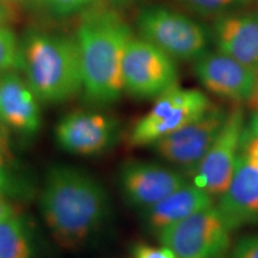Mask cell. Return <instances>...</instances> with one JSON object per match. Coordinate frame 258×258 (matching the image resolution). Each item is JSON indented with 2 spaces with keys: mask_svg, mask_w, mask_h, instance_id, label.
I'll return each instance as SVG.
<instances>
[{
  "mask_svg": "<svg viewBox=\"0 0 258 258\" xmlns=\"http://www.w3.org/2000/svg\"><path fill=\"white\" fill-rule=\"evenodd\" d=\"M121 125L114 116L97 110H73L57 121L54 139L63 152L78 157H96L117 144Z\"/></svg>",
  "mask_w": 258,
  "mask_h": 258,
  "instance_id": "cell-11",
  "label": "cell"
},
{
  "mask_svg": "<svg viewBox=\"0 0 258 258\" xmlns=\"http://www.w3.org/2000/svg\"><path fill=\"white\" fill-rule=\"evenodd\" d=\"M19 214L16 202L0 196V221Z\"/></svg>",
  "mask_w": 258,
  "mask_h": 258,
  "instance_id": "cell-24",
  "label": "cell"
},
{
  "mask_svg": "<svg viewBox=\"0 0 258 258\" xmlns=\"http://www.w3.org/2000/svg\"><path fill=\"white\" fill-rule=\"evenodd\" d=\"M256 2H257V5H258V0H256Z\"/></svg>",
  "mask_w": 258,
  "mask_h": 258,
  "instance_id": "cell-29",
  "label": "cell"
},
{
  "mask_svg": "<svg viewBox=\"0 0 258 258\" xmlns=\"http://www.w3.org/2000/svg\"><path fill=\"white\" fill-rule=\"evenodd\" d=\"M233 228L213 205L156 234L178 258H220L231 246Z\"/></svg>",
  "mask_w": 258,
  "mask_h": 258,
  "instance_id": "cell-7",
  "label": "cell"
},
{
  "mask_svg": "<svg viewBox=\"0 0 258 258\" xmlns=\"http://www.w3.org/2000/svg\"><path fill=\"white\" fill-rule=\"evenodd\" d=\"M32 188L24 175L11 165L6 151H0V196L17 202L30 198Z\"/></svg>",
  "mask_w": 258,
  "mask_h": 258,
  "instance_id": "cell-18",
  "label": "cell"
},
{
  "mask_svg": "<svg viewBox=\"0 0 258 258\" xmlns=\"http://www.w3.org/2000/svg\"><path fill=\"white\" fill-rule=\"evenodd\" d=\"M34 231L19 214L0 221V258H36Z\"/></svg>",
  "mask_w": 258,
  "mask_h": 258,
  "instance_id": "cell-17",
  "label": "cell"
},
{
  "mask_svg": "<svg viewBox=\"0 0 258 258\" xmlns=\"http://www.w3.org/2000/svg\"><path fill=\"white\" fill-rule=\"evenodd\" d=\"M10 17H11V11H10L8 4L4 0H0V27L8 24Z\"/></svg>",
  "mask_w": 258,
  "mask_h": 258,
  "instance_id": "cell-25",
  "label": "cell"
},
{
  "mask_svg": "<svg viewBox=\"0 0 258 258\" xmlns=\"http://www.w3.org/2000/svg\"><path fill=\"white\" fill-rule=\"evenodd\" d=\"M246 122L245 112L239 106L228 110L220 133L192 171V182L213 199L220 198L230 184L239 158Z\"/></svg>",
  "mask_w": 258,
  "mask_h": 258,
  "instance_id": "cell-9",
  "label": "cell"
},
{
  "mask_svg": "<svg viewBox=\"0 0 258 258\" xmlns=\"http://www.w3.org/2000/svg\"><path fill=\"white\" fill-rule=\"evenodd\" d=\"M24 78L43 103H62L83 90L76 38L31 32L21 44Z\"/></svg>",
  "mask_w": 258,
  "mask_h": 258,
  "instance_id": "cell-3",
  "label": "cell"
},
{
  "mask_svg": "<svg viewBox=\"0 0 258 258\" xmlns=\"http://www.w3.org/2000/svg\"><path fill=\"white\" fill-rule=\"evenodd\" d=\"M189 11L200 16H220L237 12L251 0H178Z\"/></svg>",
  "mask_w": 258,
  "mask_h": 258,
  "instance_id": "cell-19",
  "label": "cell"
},
{
  "mask_svg": "<svg viewBox=\"0 0 258 258\" xmlns=\"http://www.w3.org/2000/svg\"><path fill=\"white\" fill-rule=\"evenodd\" d=\"M38 209L54 240L64 250L77 251L108 224L111 201L92 173L59 163L46 171L38 191Z\"/></svg>",
  "mask_w": 258,
  "mask_h": 258,
  "instance_id": "cell-1",
  "label": "cell"
},
{
  "mask_svg": "<svg viewBox=\"0 0 258 258\" xmlns=\"http://www.w3.org/2000/svg\"><path fill=\"white\" fill-rule=\"evenodd\" d=\"M228 110L211 106L205 114L151 146L160 159L185 175H191L214 143Z\"/></svg>",
  "mask_w": 258,
  "mask_h": 258,
  "instance_id": "cell-10",
  "label": "cell"
},
{
  "mask_svg": "<svg viewBox=\"0 0 258 258\" xmlns=\"http://www.w3.org/2000/svg\"><path fill=\"white\" fill-rule=\"evenodd\" d=\"M212 37L219 51L258 74V14L220 16L213 23Z\"/></svg>",
  "mask_w": 258,
  "mask_h": 258,
  "instance_id": "cell-15",
  "label": "cell"
},
{
  "mask_svg": "<svg viewBox=\"0 0 258 258\" xmlns=\"http://www.w3.org/2000/svg\"><path fill=\"white\" fill-rule=\"evenodd\" d=\"M131 29L114 10L98 8L84 14L77 30L83 93L90 104H114L124 91L122 64Z\"/></svg>",
  "mask_w": 258,
  "mask_h": 258,
  "instance_id": "cell-2",
  "label": "cell"
},
{
  "mask_svg": "<svg viewBox=\"0 0 258 258\" xmlns=\"http://www.w3.org/2000/svg\"><path fill=\"white\" fill-rule=\"evenodd\" d=\"M251 101H252V105L254 106V109H256V114L258 115V86H257L256 92H254V95Z\"/></svg>",
  "mask_w": 258,
  "mask_h": 258,
  "instance_id": "cell-26",
  "label": "cell"
},
{
  "mask_svg": "<svg viewBox=\"0 0 258 258\" xmlns=\"http://www.w3.org/2000/svg\"><path fill=\"white\" fill-rule=\"evenodd\" d=\"M227 258H258V233L241 237L232 246Z\"/></svg>",
  "mask_w": 258,
  "mask_h": 258,
  "instance_id": "cell-23",
  "label": "cell"
},
{
  "mask_svg": "<svg viewBox=\"0 0 258 258\" xmlns=\"http://www.w3.org/2000/svg\"><path fill=\"white\" fill-rule=\"evenodd\" d=\"M122 76L125 91L139 99H156L178 82L175 60L141 37L129 40Z\"/></svg>",
  "mask_w": 258,
  "mask_h": 258,
  "instance_id": "cell-8",
  "label": "cell"
},
{
  "mask_svg": "<svg viewBox=\"0 0 258 258\" xmlns=\"http://www.w3.org/2000/svg\"><path fill=\"white\" fill-rule=\"evenodd\" d=\"M189 182L188 176L175 167L148 160H128L118 171V186L125 202L146 211L179 186Z\"/></svg>",
  "mask_w": 258,
  "mask_h": 258,
  "instance_id": "cell-12",
  "label": "cell"
},
{
  "mask_svg": "<svg viewBox=\"0 0 258 258\" xmlns=\"http://www.w3.org/2000/svg\"><path fill=\"white\" fill-rule=\"evenodd\" d=\"M141 38L154 44L173 60L196 61L207 53L206 29L180 12L165 6H150L138 16Z\"/></svg>",
  "mask_w": 258,
  "mask_h": 258,
  "instance_id": "cell-5",
  "label": "cell"
},
{
  "mask_svg": "<svg viewBox=\"0 0 258 258\" xmlns=\"http://www.w3.org/2000/svg\"><path fill=\"white\" fill-rule=\"evenodd\" d=\"M131 258H178L170 247L165 245H152L147 243H135L129 251Z\"/></svg>",
  "mask_w": 258,
  "mask_h": 258,
  "instance_id": "cell-22",
  "label": "cell"
},
{
  "mask_svg": "<svg viewBox=\"0 0 258 258\" xmlns=\"http://www.w3.org/2000/svg\"><path fill=\"white\" fill-rule=\"evenodd\" d=\"M194 72L208 91L237 103L252 99L258 74L221 51L207 53L195 61Z\"/></svg>",
  "mask_w": 258,
  "mask_h": 258,
  "instance_id": "cell-13",
  "label": "cell"
},
{
  "mask_svg": "<svg viewBox=\"0 0 258 258\" xmlns=\"http://www.w3.org/2000/svg\"><path fill=\"white\" fill-rule=\"evenodd\" d=\"M36 2L51 14L67 16L88 8L93 0H36Z\"/></svg>",
  "mask_w": 258,
  "mask_h": 258,
  "instance_id": "cell-21",
  "label": "cell"
},
{
  "mask_svg": "<svg viewBox=\"0 0 258 258\" xmlns=\"http://www.w3.org/2000/svg\"><path fill=\"white\" fill-rule=\"evenodd\" d=\"M21 44L16 34L6 25L0 27V76L19 69Z\"/></svg>",
  "mask_w": 258,
  "mask_h": 258,
  "instance_id": "cell-20",
  "label": "cell"
},
{
  "mask_svg": "<svg viewBox=\"0 0 258 258\" xmlns=\"http://www.w3.org/2000/svg\"><path fill=\"white\" fill-rule=\"evenodd\" d=\"M233 230L258 225V115L247 120L237 166L217 205Z\"/></svg>",
  "mask_w": 258,
  "mask_h": 258,
  "instance_id": "cell-6",
  "label": "cell"
},
{
  "mask_svg": "<svg viewBox=\"0 0 258 258\" xmlns=\"http://www.w3.org/2000/svg\"><path fill=\"white\" fill-rule=\"evenodd\" d=\"M212 105L199 90L175 86L154 99L152 108L135 122L128 133V145L134 148L151 147L200 117Z\"/></svg>",
  "mask_w": 258,
  "mask_h": 258,
  "instance_id": "cell-4",
  "label": "cell"
},
{
  "mask_svg": "<svg viewBox=\"0 0 258 258\" xmlns=\"http://www.w3.org/2000/svg\"><path fill=\"white\" fill-rule=\"evenodd\" d=\"M41 101L24 77L15 71L0 76V125L23 139H31L42 128Z\"/></svg>",
  "mask_w": 258,
  "mask_h": 258,
  "instance_id": "cell-14",
  "label": "cell"
},
{
  "mask_svg": "<svg viewBox=\"0 0 258 258\" xmlns=\"http://www.w3.org/2000/svg\"><path fill=\"white\" fill-rule=\"evenodd\" d=\"M0 151H6V146L4 143V139H3L2 134H0Z\"/></svg>",
  "mask_w": 258,
  "mask_h": 258,
  "instance_id": "cell-27",
  "label": "cell"
},
{
  "mask_svg": "<svg viewBox=\"0 0 258 258\" xmlns=\"http://www.w3.org/2000/svg\"><path fill=\"white\" fill-rule=\"evenodd\" d=\"M4 2H9V0H4Z\"/></svg>",
  "mask_w": 258,
  "mask_h": 258,
  "instance_id": "cell-28",
  "label": "cell"
},
{
  "mask_svg": "<svg viewBox=\"0 0 258 258\" xmlns=\"http://www.w3.org/2000/svg\"><path fill=\"white\" fill-rule=\"evenodd\" d=\"M213 205L214 199L189 180L151 208L143 211L144 224L148 231L156 235Z\"/></svg>",
  "mask_w": 258,
  "mask_h": 258,
  "instance_id": "cell-16",
  "label": "cell"
}]
</instances>
